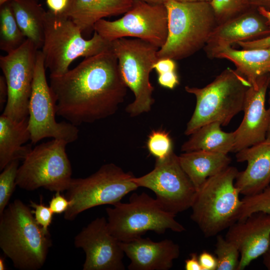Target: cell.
<instances>
[{
	"label": "cell",
	"instance_id": "6da1fadb",
	"mask_svg": "<svg viewBox=\"0 0 270 270\" xmlns=\"http://www.w3.org/2000/svg\"><path fill=\"white\" fill-rule=\"evenodd\" d=\"M50 78L56 115L76 126L112 116L126 94L112 50L85 58L74 68Z\"/></svg>",
	"mask_w": 270,
	"mask_h": 270
},
{
	"label": "cell",
	"instance_id": "7a4b0ae2",
	"mask_svg": "<svg viewBox=\"0 0 270 270\" xmlns=\"http://www.w3.org/2000/svg\"><path fill=\"white\" fill-rule=\"evenodd\" d=\"M52 245L50 232L36 221L32 210L18 199L0 215V247L21 270H37L44 264Z\"/></svg>",
	"mask_w": 270,
	"mask_h": 270
},
{
	"label": "cell",
	"instance_id": "3957f363",
	"mask_svg": "<svg viewBox=\"0 0 270 270\" xmlns=\"http://www.w3.org/2000/svg\"><path fill=\"white\" fill-rule=\"evenodd\" d=\"M168 36L158 49V59L187 58L204 46L218 24L210 2H181L166 0Z\"/></svg>",
	"mask_w": 270,
	"mask_h": 270
},
{
	"label": "cell",
	"instance_id": "277c9868",
	"mask_svg": "<svg viewBox=\"0 0 270 270\" xmlns=\"http://www.w3.org/2000/svg\"><path fill=\"white\" fill-rule=\"evenodd\" d=\"M238 172L229 166L208 178L196 190L190 218L206 238L217 235L238 220L242 204L234 184Z\"/></svg>",
	"mask_w": 270,
	"mask_h": 270
},
{
	"label": "cell",
	"instance_id": "5b68a950",
	"mask_svg": "<svg viewBox=\"0 0 270 270\" xmlns=\"http://www.w3.org/2000/svg\"><path fill=\"white\" fill-rule=\"evenodd\" d=\"M42 49L44 64L50 76H60L79 57L88 58L112 50V42L96 32L86 40L78 26L64 14L46 11L44 22V42Z\"/></svg>",
	"mask_w": 270,
	"mask_h": 270
},
{
	"label": "cell",
	"instance_id": "8992f818",
	"mask_svg": "<svg viewBox=\"0 0 270 270\" xmlns=\"http://www.w3.org/2000/svg\"><path fill=\"white\" fill-rule=\"evenodd\" d=\"M236 70L227 68L204 88L185 86L186 92L196 98L194 113L184 134L190 136L202 126L214 122L228 125L243 110L246 93L250 86Z\"/></svg>",
	"mask_w": 270,
	"mask_h": 270
},
{
	"label": "cell",
	"instance_id": "52a82bcc",
	"mask_svg": "<svg viewBox=\"0 0 270 270\" xmlns=\"http://www.w3.org/2000/svg\"><path fill=\"white\" fill-rule=\"evenodd\" d=\"M107 208V225L110 234L122 242H130L153 231L166 230L182 232L185 228L175 219L176 214L165 211L156 199L145 192L133 193L127 203L118 202Z\"/></svg>",
	"mask_w": 270,
	"mask_h": 270
},
{
	"label": "cell",
	"instance_id": "ba28073f",
	"mask_svg": "<svg viewBox=\"0 0 270 270\" xmlns=\"http://www.w3.org/2000/svg\"><path fill=\"white\" fill-rule=\"evenodd\" d=\"M158 49L138 38H123L112 42V50L118 58L122 78L134 96V101L126 108L131 116L150 112L154 104V88L150 75L158 60Z\"/></svg>",
	"mask_w": 270,
	"mask_h": 270
},
{
	"label": "cell",
	"instance_id": "9c48e42d",
	"mask_svg": "<svg viewBox=\"0 0 270 270\" xmlns=\"http://www.w3.org/2000/svg\"><path fill=\"white\" fill-rule=\"evenodd\" d=\"M131 172H126L112 163L104 164L86 178H72L66 190L70 202L64 218L72 220L78 214L93 207L113 205L138 187L132 180Z\"/></svg>",
	"mask_w": 270,
	"mask_h": 270
},
{
	"label": "cell",
	"instance_id": "30bf717a",
	"mask_svg": "<svg viewBox=\"0 0 270 270\" xmlns=\"http://www.w3.org/2000/svg\"><path fill=\"white\" fill-rule=\"evenodd\" d=\"M67 144L53 138L32 148L18 167L16 186L28 191L42 187L56 192L66 190L72 179Z\"/></svg>",
	"mask_w": 270,
	"mask_h": 270
},
{
	"label": "cell",
	"instance_id": "8fae6325",
	"mask_svg": "<svg viewBox=\"0 0 270 270\" xmlns=\"http://www.w3.org/2000/svg\"><path fill=\"white\" fill-rule=\"evenodd\" d=\"M168 24V12L164 4L133 0L132 6L121 18L114 21L101 19L95 24L94 30L108 42L130 37L160 48L166 40Z\"/></svg>",
	"mask_w": 270,
	"mask_h": 270
},
{
	"label": "cell",
	"instance_id": "7c38bea8",
	"mask_svg": "<svg viewBox=\"0 0 270 270\" xmlns=\"http://www.w3.org/2000/svg\"><path fill=\"white\" fill-rule=\"evenodd\" d=\"M44 58L38 50L28 108V128L32 144L46 138L62 140L70 144L78 137L76 126L56 120V104L46 76Z\"/></svg>",
	"mask_w": 270,
	"mask_h": 270
},
{
	"label": "cell",
	"instance_id": "4fadbf2b",
	"mask_svg": "<svg viewBox=\"0 0 270 270\" xmlns=\"http://www.w3.org/2000/svg\"><path fill=\"white\" fill-rule=\"evenodd\" d=\"M132 180L138 187L154 192L162 208L176 215L191 208L196 192L174 151L164 158H156L152 171Z\"/></svg>",
	"mask_w": 270,
	"mask_h": 270
},
{
	"label": "cell",
	"instance_id": "5bb4252c",
	"mask_svg": "<svg viewBox=\"0 0 270 270\" xmlns=\"http://www.w3.org/2000/svg\"><path fill=\"white\" fill-rule=\"evenodd\" d=\"M38 49L29 40L16 50L0 56L8 96L2 114L20 121L28 117V108Z\"/></svg>",
	"mask_w": 270,
	"mask_h": 270
},
{
	"label": "cell",
	"instance_id": "9a60e30c",
	"mask_svg": "<svg viewBox=\"0 0 270 270\" xmlns=\"http://www.w3.org/2000/svg\"><path fill=\"white\" fill-rule=\"evenodd\" d=\"M121 242L110 232L104 217L97 218L75 236L76 247L85 252L84 270H124Z\"/></svg>",
	"mask_w": 270,
	"mask_h": 270
},
{
	"label": "cell",
	"instance_id": "2e32d148",
	"mask_svg": "<svg viewBox=\"0 0 270 270\" xmlns=\"http://www.w3.org/2000/svg\"><path fill=\"white\" fill-rule=\"evenodd\" d=\"M270 84V72L252 84L247 89L242 120L234 131L235 144L234 152L264 141L270 126V116L266 106V95Z\"/></svg>",
	"mask_w": 270,
	"mask_h": 270
},
{
	"label": "cell",
	"instance_id": "e0dca14e",
	"mask_svg": "<svg viewBox=\"0 0 270 270\" xmlns=\"http://www.w3.org/2000/svg\"><path fill=\"white\" fill-rule=\"evenodd\" d=\"M226 238L238 248L240 259L238 270H244L262 256L270 242V214L257 212L237 220L228 228Z\"/></svg>",
	"mask_w": 270,
	"mask_h": 270
},
{
	"label": "cell",
	"instance_id": "ac0fdd59",
	"mask_svg": "<svg viewBox=\"0 0 270 270\" xmlns=\"http://www.w3.org/2000/svg\"><path fill=\"white\" fill-rule=\"evenodd\" d=\"M120 245L130 260V270H168L180 254L178 244L168 239L154 242L149 238L140 237L121 242Z\"/></svg>",
	"mask_w": 270,
	"mask_h": 270
},
{
	"label": "cell",
	"instance_id": "d6986e66",
	"mask_svg": "<svg viewBox=\"0 0 270 270\" xmlns=\"http://www.w3.org/2000/svg\"><path fill=\"white\" fill-rule=\"evenodd\" d=\"M270 35V27L257 9L250 8L218 24L212 32L205 50L222 46H232Z\"/></svg>",
	"mask_w": 270,
	"mask_h": 270
},
{
	"label": "cell",
	"instance_id": "ffe728a7",
	"mask_svg": "<svg viewBox=\"0 0 270 270\" xmlns=\"http://www.w3.org/2000/svg\"><path fill=\"white\" fill-rule=\"evenodd\" d=\"M238 162H246L244 170L238 172L235 186L240 194L250 196L270 184V140L264 141L236 152Z\"/></svg>",
	"mask_w": 270,
	"mask_h": 270
},
{
	"label": "cell",
	"instance_id": "44dd1931",
	"mask_svg": "<svg viewBox=\"0 0 270 270\" xmlns=\"http://www.w3.org/2000/svg\"><path fill=\"white\" fill-rule=\"evenodd\" d=\"M133 0H69L64 14L82 32L94 30L95 24L106 17L124 14Z\"/></svg>",
	"mask_w": 270,
	"mask_h": 270
},
{
	"label": "cell",
	"instance_id": "7402d4cb",
	"mask_svg": "<svg viewBox=\"0 0 270 270\" xmlns=\"http://www.w3.org/2000/svg\"><path fill=\"white\" fill-rule=\"evenodd\" d=\"M209 57L224 58L232 62L236 70L250 84L270 72V48L260 49L236 50L231 46H222L206 50Z\"/></svg>",
	"mask_w": 270,
	"mask_h": 270
},
{
	"label": "cell",
	"instance_id": "603a6c76",
	"mask_svg": "<svg viewBox=\"0 0 270 270\" xmlns=\"http://www.w3.org/2000/svg\"><path fill=\"white\" fill-rule=\"evenodd\" d=\"M28 119L14 120L0 116V170L14 160H24L32 150V144L22 146L30 140Z\"/></svg>",
	"mask_w": 270,
	"mask_h": 270
},
{
	"label": "cell",
	"instance_id": "cb8c5ba5",
	"mask_svg": "<svg viewBox=\"0 0 270 270\" xmlns=\"http://www.w3.org/2000/svg\"><path fill=\"white\" fill-rule=\"evenodd\" d=\"M178 160L196 190L208 178L228 166L231 162L228 154L204 150L184 152Z\"/></svg>",
	"mask_w": 270,
	"mask_h": 270
},
{
	"label": "cell",
	"instance_id": "d4e9b609",
	"mask_svg": "<svg viewBox=\"0 0 270 270\" xmlns=\"http://www.w3.org/2000/svg\"><path fill=\"white\" fill-rule=\"evenodd\" d=\"M218 122L206 124L190 134L183 144L181 150L184 152L204 150L228 154L234 151V132H227L221 129Z\"/></svg>",
	"mask_w": 270,
	"mask_h": 270
},
{
	"label": "cell",
	"instance_id": "484cf974",
	"mask_svg": "<svg viewBox=\"0 0 270 270\" xmlns=\"http://www.w3.org/2000/svg\"><path fill=\"white\" fill-rule=\"evenodd\" d=\"M14 16L22 32L38 49L44 42L46 11L37 0H10Z\"/></svg>",
	"mask_w": 270,
	"mask_h": 270
},
{
	"label": "cell",
	"instance_id": "4316f807",
	"mask_svg": "<svg viewBox=\"0 0 270 270\" xmlns=\"http://www.w3.org/2000/svg\"><path fill=\"white\" fill-rule=\"evenodd\" d=\"M0 6V49L8 54L20 48L26 38L17 24L10 1Z\"/></svg>",
	"mask_w": 270,
	"mask_h": 270
},
{
	"label": "cell",
	"instance_id": "83f0119b",
	"mask_svg": "<svg viewBox=\"0 0 270 270\" xmlns=\"http://www.w3.org/2000/svg\"><path fill=\"white\" fill-rule=\"evenodd\" d=\"M214 253L218 261L216 270H238L240 253L234 243L218 235Z\"/></svg>",
	"mask_w": 270,
	"mask_h": 270
},
{
	"label": "cell",
	"instance_id": "f1b7e54d",
	"mask_svg": "<svg viewBox=\"0 0 270 270\" xmlns=\"http://www.w3.org/2000/svg\"><path fill=\"white\" fill-rule=\"evenodd\" d=\"M242 200L238 220H242L257 212L270 214V184L258 193L244 196Z\"/></svg>",
	"mask_w": 270,
	"mask_h": 270
},
{
	"label": "cell",
	"instance_id": "f546056e",
	"mask_svg": "<svg viewBox=\"0 0 270 270\" xmlns=\"http://www.w3.org/2000/svg\"><path fill=\"white\" fill-rule=\"evenodd\" d=\"M18 165L19 160L11 162L2 170L0 174V215L8 204L16 186Z\"/></svg>",
	"mask_w": 270,
	"mask_h": 270
},
{
	"label": "cell",
	"instance_id": "4dcf8cb0",
	"mask_svg": "<svg viewBox=\"0 0 270 270\" xmlns=\"http://www.w3.org/2000/svg\"><path fill=\"white\" fill-rule=\"evenodd\" d=\"M210 4L218 24L250 8L248 0H212Z\"/></svg>",
	"mask_w": 270,
	"mask_h": 270
},
{
	"label": "cell",
	"instance_id": "1f68e13d",
	"mask_svg": "<svg viewBox=\"0 0 270 270\" xmlns=\"http://www.w3.org/2000/svg\"><path fill=\"white\" fill-rule=\"evenodd\" d=\"M147 148L150 153L156 158L168 156L172 150V143L168 132L164 130H153L149 134Z\"/></svg>",
	"mask_w": 270,
	"mask_h": 270
},
{
	"label": "cell",
	"instance_id": "d6a6232c",
	"mask_svg": "<svg viewBox=\"0 0 270 270\" xmlns=\"http://www.w3.org/2000/svg\"><path fill=\"white\" fill-rule=\"evenodd\" d=\"M30 206L34 209L32 210L36 222L45 232H48V228L52 224L54 214L49 206L44 204L41 198L40 204L30 200Z\"/></svg>",
	"mask_w": 270,
	"mask_h": 270
},
{
	"label": "cell",
	"instance_id": "836d02e7",
	"mask_svg": "<svg viewBox=\"0 0 270 270\" xmlns=\"http://www.w3.org/2000/svg\"><path fill=\"white\" fill-rule=\"evenodd\" d=\"M61 192H56L49 202V207L54 214L64 213L68 209L70 202Z\"/></svg>",
	"mask_w": 270,
	"mask_h": 270
},
{
	"label": "cell",
	"instance_id": "e575fe53",
	"mask_svg": "<svg viewBox=\"0 0 270 270\" xmlns=\"http://www.w3.org/2000/svg\"><path fill=\"white\" fill-rule=\"evenodd\" d=\"M242 49H260L270 48V35L259 38L240 42L236 44Z\"/></svg>",
	"mask_w": 270,
	"mask_h": 270
},
{
	"label": "cell",
	"instance_id": "d590c367",
	"mask_svg": "<svg viewBox=\"0 0 270 270\" xmlns=\"http://www.w3.org/2000/svg\"><path fill=\"white\" fill-rule=\"evenodd\" d=\"M158 82L160 86L169 89H173L179 84L176 71L158 74Z\"/></svg>",
	"mask_w": 270,
	"mask_h": 270
},
{
	"label": "cell",
	"instance_id": "8d00e7d4",
	"mask_svg": "<svg viewBox=\"0 0 270 270\" xmlns=\"http://www.w3.org/2000/svg\"><path fill=\"white\" fill-rule=\"evenodd\" d=\"M202 270H216L218 261L216 256L210 252L203 250L198 256Z\"/></svg>",
	"mask_w": 270,
	"mask_h": 270
},
{
	"label": "cell",
	"instance_id": "74e56055",
	"mask_svg": "<svg viewBox=\"0 0 270 270\" xmlns=\"http://www.w3.org/2000/svg\"><path fill=\"white\" fill-rule=\"evenodd\" d=\"M154 69L158 74L174 72L176 70V64L175 60L170 58L158 59L154 65Z\"/></svg>",
	"mask_w": 270,
	"mask_h": 270
},
{
	"label": "cell",
	"instance_id": "f35d334b",
	"mask_svg": "<svg viewBox=\"0 0 270 270\" xmlns=\"http://www.w3.org/2000/svg\"><path fill=\"white\" fill-rule=\"evenodd\" d=\"M69 0H46L48 10L56 14H64L66 11Z\"/></svg>",
	"mask_w": 270,
	"mask_h": 270
},
{
	"label": "cell",
	"instance_id": "ab89813d",
	"mask_svg": "<svg viewBox=\"0 0 270 270\" xmlns=\"http://www.w3.org/2000/svg\"><path fill=\"white\" fill-rule=\"evenodd\" d=\"M184 268L186 270H202L198 260V256L196 253H191L190 258L186 260Z\"/></svg>",
	"mask_w": 270,
	"mask_h": 270
},
{
	"label": "cell",
	"instance_id": "60d3db41",
	"mask_svg": "<svg viewBox=\"0 0 270 270\" xmlns=\"http://www.w3.org/2000/svg\"><path fill=\"white\" fill-rule=\"evenodd\" d=\"M8 96V90L4 76H0V110L6 105Z\"/></svg>",
	"mask_w": 270,
	"mask_h": 270
},
{
	"label": "cell",
	"instance_id": "b9f144b4",
	"mask_svg": "<svg viewBox=\"0 0 270 270\" xmlns=\"http://www.w3.org/2000/svg\"><path fill=\"white\" fill-rule=\"evenodd\" d=\"M250 7H262L266 9H270V0H248Z\"/></svg>",
	"mask_w": 270,
	"mask_h": 270
},
{
	"label": "cell",
	"instance_id": "7bdbcfd3",
	"mask_svg": "<svg viewBox=\"0 0 270 270\" xmlns=\"http://www.w3.org/2000/svg\"><path fill=\"white\" fill-rule=\"evenodd\" d=\"M258 12L266 19V23L270 27V9L259 7L256 8Z\"/></svg>",
	"mask_w": 270,
	"mask_h": 270
},
{
	"label": "cell",
	"instance_id": "ee69618b",
	"mask_svg": "<svg viewBox=\"0 0 270 270\" xmlns=\"http://www.w3.org/2000/svg\"><path fill=\"white\" fill-rule=\"evenodd\" d=\"M262 256V262L268 270H270V242L269 246Z\"/></svg>",
	"mask_w": 270,
	"mask_h": 270
},
{
	"label": "cell",
	"instance_id": "f6af8a7d",
	"mask_svg": "<svg viewBox=\"0 0 270 270\" xmlns=\"http://www.w3.org/2000/svg\"><path fill=\"white\" fill-rule=\"evenodd\" d=\"M176 2H210L212 0H174Z\"/></svg>",
	"mask_w": 270,
	"mask_h": 270
},
{
	"label": "cell",
	"instance_id": "bcb514c9",
	"mask_svg": "<svg viewBox=\"0 0 270 270\" xmlns=\"http://www.w3.org/2000/svg\"><path fill=\"white\" fill-rule=\"evenodd\" d=\"M145 2H146L148 3L154 4H164L166 0H143Z\"/></svg>",
	"mask_w": 270,
	"mask_h": 270
},
{
	"label": "cell",
	"instance_id": "7dc6e473",
	"mask_svg": "<svg viewBox=\"0 0 270 270\" xmlns=\"http://www.w3.org/2000/svg\"><path fill=\"white\" fill-rule=\"evenodd\" d=\"M6 269L4 258L0 257V270H6Z\"/></svg>",
	"mask_w": 270,
	"mask_h": 270
},
{
	"label": "cell",
	"instance_id": "c3c4849f",
	"mask_svg": "<svg viewBox=\"0 0 270 270\" xmlns=\"http://www.w3.org/2000/svg\"><path fill=\"white\" fill-rule=\"evenodd\" d=\"M269 87H270V84ZM268 94H269V104H270V107H269V108L268 109V110H269L270 116V92H269ZM266 140H270V126H269L268 130L267 136H266Z\"/></svg>",
	"mask_w": 270,
	"mask_h": 270
},
{
	"label": "cell",
	"instance_id": "681fc988",
	"mask_svg": "<svg viewBox=\"0 0 270 270\" xmlns=\"http://www.w3.org/2000/svg\"><path fill=\"white\" fill-rule=\"evenodd\" d=\"M10 0H0V6Z\"/></svg>",
	"mask_w": 270,
	"mask_h": 270
},
{
	"label": "cell",
	"instance_id": "f907efd6",
	"mask_svg": "<svg viewBox=\"0 0 270 270\" xmlns=\"http://www.w3.org/2000/svg\"><path fill=\"white\" fill-rule=\"evenodd\" d=\"M268 68H270V63L268 64Z\"/></svg>",
	"mask_w": 270,
	"mask_h": 270
}]
</instances>
